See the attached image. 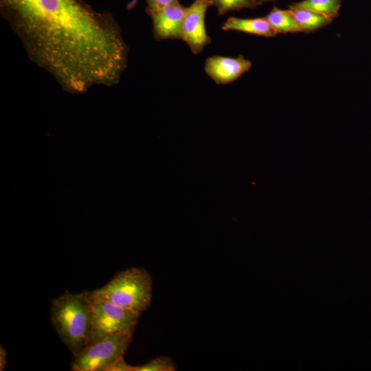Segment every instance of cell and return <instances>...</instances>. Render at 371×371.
Returning a JSON list of instances; mask_svg holds the SVG:
<instances>
[{"label": "cell", "mask_w": 371, "mask_h": 371, "mask_svg": "<svg viewBox=\"0 0 371 371\" xmlns=\"http://www.w3.org/2000/svg\"><path fill=\"white\" fill-rule=\"evenodd\" d=\"M175 366L170 359L166 357H156L149 362L139 366H133V371H173Z\"/></svg>", "instance_id": "obj_14"}, {"label": "cell", "mask_w": 371, "mask_h": 371, "mask_svg": "<svg viewBox=\"0 0 371 371\" xmlns=\"http://www.w3.org/2000/svg\"><path fill=\"white\" fill-rule=\"evenodd\" d=\"M152 290L150 275L143 269L132 267L117 273L90 295L141 314L150 306Z\"/></svg>", "instance_id": "obj_3"}, {"label": "cell", "mask_w": 371, "mask_h": 371, "mask_svg": "<svg viewBox=\"0 0 371 371\" xmlns=\"http://www.w3.org/2000/svg\"><path fill=\"white\" fill-rule=\"evenodd\" d=\"M265 18L276 34L300 32L295 17L290 10H284L273 7Z\"/></svg>", "instance_id": "obj_11"}, {"label": "cell", "mask_w": 371, "mask_h": 371, "mask_svg": "<svg viewBox=\"0 0 371 371\" xmlns=\"http://www.w3.org/2000/svg\"><path fill=\"white\" fill-rule=\"evenodd\" d=\"M251 63L243 56L237 58L215 56L205 63L206 74L217 84L230 83L249 70Z\"/></svg>", "instance_id": "obj_8"}, {"label": "cell", "mask_w": 371, "mask_h": 371, "mask_svg": "<svg viewBox=\"0 0 371 371\" xmlns=\"http://www.w3.org/2000/svg\"><path fill=\"white\" fill-rule=\"evenodd\" d=\"M28 56L71 93L117 84L127 47L112 16L81 0H0Z\"/></svg>", "instance_id": "obj_1"}, {"label": "cell", "mask_w": 371, "mask_h": 371, "mask_svg": "<svg viewBox=\"0 0 371 371\" xmlns=\"http://www.w3.org/2000/svg\"><path fill=\"white\" fill-rule=\"evenodd\" d=\"M209 6V0H194L189 7H186L181 39L194 54L201 52L210 43L205 23V13Z\"/></svg>", "instance_id": "obj_6"}, {"label": "cell", "mask_w": 371, "mask_h": 371, "mask_svg": "<svg viewBox=\"0 0 371 371\" xmlns=\"http://www.w3.org/2000/svg\"><path fill=\"white\" fill-rule=\"evenodd\" d=\"M223 30L239 31L251 34L273 37L276 32L265 18L242 19L229 17L222 26Z\"/></svg>", "instance_id": "obj_9"}, {"label": "cell", "mask_w": 371, "mask_h": 371, "mask_svg": "<svg viewBox=\"0 0 371 371\" xmlns=\"http://www.w3.org/2000/svg\"><path fill=\"white\" fill-rule=\"evenodd\" d=\"M186 12V7L178 1L149 14L155 37L159 40L181 39Z\"/></svg>", "instance_id": "obj_7"}, {"label": "cell", "mask_w": 371, "mask_h": 371, "mask_svg": "<svg viewBox=\"0 0 371 371\" xmlns=\"http://www.w3.org/2000/svg\"><path fill=\"white\" fill-rule=\"evenodd\" d=\"M258 3L260 5L262 3L268 2V1H273L275 0H256Z\"/></svg>", "instance_id": "obj_18"}, {"label": "cell", "mask_w": 371, "mask_h": 371, "mask_svg": "<svg viewBox=\"0 0 371 371\" xmlns=\"http://www.w3.org/2000/svg\"><path fill=\"white\" fill-rule=\"evenodd\" d=\"M210 5L214 6L218 14L243 8H254L260 4L256 0H209Z\"/></svg>", "instance_id": "obj_13"}, {"label": "cell", "mask_w": 371, "mask_h": 371, "mask_svg": "<svg viewBox=\"0 0 371 371\" xmlns=\"http://www.w3.org/2000/svg\"><path fill=\"white\" fill-rule=\"evenodd\" d=\"M91 298L92 318L86 346L118 333L133 334L141 314L108 301Z\"/></svg>", "instance_id": "obj_5"}, {"label": "cell", "mask_w": 371, "mask_h": 371, "mask_svg": "<svg viewBox=\"0 0 371 371\" xmlns=\"http://www.w3.org/2000/svg\"><path fill=\"white\" fill-rule=\"evenodd\" d=\"M289 10L295 17L300 31L318 30L330 23L333 19L324 14L293 5L289 7Z\"/></svg>", "instance_id": "obj_10"}, {"label": "cell", "mask_w": 371, "mask_h": 371, "mask_svg": "<svg viewBox=\"0 0 371 371\" xmlns=\"http://www.w3.org/2000/svg\"><path fill=\"white\" fill-rule=\"evenodd\" d=\"M131 334L118 333L84 347L71 363L73 371H108L129 346Z\"/></svg>", "instance_id": "obj_4"}, {"label": "cell", "mask_w": 371, "mask_h": 371, "mask_svg": "<svg viewBox=\"0 0 371 371\" xmlns=\"http://www.w3.org/2000/svg\"><path fill=\"white\" fill-rule=\"evenodd\" d=\"M133 368L122 358L111 366L108 371H133Z\"/></svg>", "instance_id": "obj_16"}, {"label": "cell", "mask_w": 371, "mask_h": 371, "mask_svg": "<svg viewBox=\"0 0 371 371\" xmlns=\"http://www.w3.org/2000/svg\"><path fill=\"white\" fill-rule=\"evenodd\" d=\"M341 0H303L293 4L334 19L339 14Z\"/></svg>", "instance_id": "obj_12"}, {"label": "cell", "mask_w": 371, "mask_h": 371, "mask_svg": "<svg viewBox=\"0 0 371 371\" xmlns=\"http://www.w3.org/2000/svg\"><path fill=\"white\" fill-rule=\"evenodd\" d=\"M178 0H146V11L148 14L160 10L166 6L178 2Z\"/></svg>", "instance_id": "obj_15"}, {"label": "cell", "mask_w": 371, "mask_h": 371, "mask_svg": "<svg viewBox=\"0 0 371 371\" xmlns=\"http://www.w3.org/2000/svg\"><path fill=\"white\" fill-rule=\"evenodd\" d=\"M51 322L62 342L74 356L86 346L92 318L90 291H66L52 302Z\"/></svg>", "instance_id": "obj_2"}, {"label": "cell", "mask_w": 371, "mask_h": 371, "mask_svg": "<svg viewBox=\"0 0 371 371\" xmlns=\"http://www.w3.org/2000/svg\"><path fill=\"white\" fill-rule=\"evenodd\" d=\"M7 364V352L4 348L0 346V370L3 371L5 368Z\"/></svg>", "instance_id": "obj_17"}]
</instances>
